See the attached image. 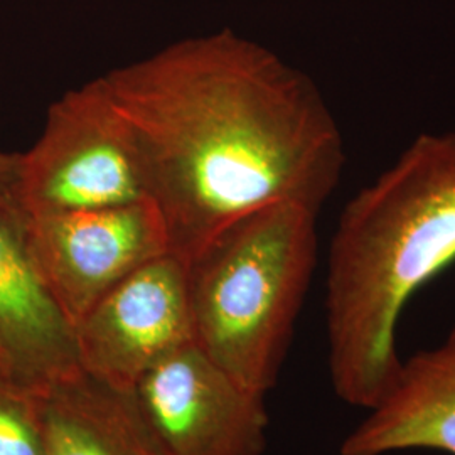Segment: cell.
Wrapping results in <instances>:
<instances>
[{
  "label": "cell",
  "instance_id": "obj_1",
  "mask_svg": "<svg viewBox=\"0 0 455 455\" xmlns=\"http://www.w3.org/2000/svg\"><path fill=\"white\" fill-rule=\"evenodd\" d=\"M146 161L169 250L188 265L246 214L321 212L341 180V129L319 86L229 29L101 75Z\"/></svg>",
  "mask_w": 455,
  "mask_h": 455
},
{
  "label": "cell",
  "instance_id": "obj_2",
  "mask_svg": "<svg viewBox=\"0 0 455 455\" xmlns=\"http://www.w3.org/2000/svg\"><path fill=\"white\" fill-rule=\"evenodd\" d=\"M455 261V131L413 139L342 208L327 253V366L342 403H378L410 299Z\"/></svg>",
  "mask_w": 455,
  "mask_h": 455
},
{
  "label": "cell",
  "instance_id": "obj_3",
  "mask_svg": "<svg viewBox=\"0 0 455 455\" xmlns=\"http://www.w3.org/2000/svg\"><path fill=\"white\" fill-rule=\"evenodd\" d=\"M317 218L292 203L263 208L188 265L196 344L250 390L278 383L317 265Z\"/></svg>",
  "mask_w": 455,
  "mask_h": 455
},
{
  "label": "cell",
  "instance_id": "obj_4",
  "mask_svg": "<svg viewBox=\"0 0 455 455\" xmlns=\"http://www.w3.org/2000/svg\"><path fill=\"white\" fill-rule=\"evenodd\" d=\"M150 201L146 161L103 76L49 107L41 137L19 154L14 204L22 216Z\"/></svg>",
  "mask_w": 455,
  "mask_h": 455
},
{
  "label": "cell",
  "instance_id": "obj_5",
  "mask_svg": "<svg viewBox=\"0 0 455 455\" xmlns=\"http://www.w3.org/2000/svg\"><path fill=\"white\" fill-rule=\"evenodd\" d=\"M22 225L34 265L73 327L120 280L171 251L152 201L22 216Z\"/></svg>",
  "mask_w": 455,
  "mask_h": 455
},
{
  "label": "cell",
  "instance_id": "obj_6",
  "mask_svg": "<svg viewBox=\"0 0 455 455\" xmlns=\"http://www.w3.org/2000/svg\"><path fill=\"white\" fill-rule=\"evenodd\" d=\"M193 342L188 263L171 251L120 280L75 324L80 370L125 390Z\"/></svg>",
  "mask_w": 455,
  "mask_h": 455
},
{
  "label": "cell",
  "instance_id": "obj_7",
  "mask_svg": "<svg viewBox=\"0 0 455 455\" xmlns=\"http://www.w3.org/2000/svg\"><path fill=\"white\" fill-rule=\"evenodd\" d=\"M169 455H263L267 395L250 390L196 342L154 366L135 387Z\"/></svg>",
  "mask_w": 455,
  "mask_h": 455
},
{
  "label": "cell",
  "instance_id": "obj_8",
  "mask_svg": "<svg viewBox=\"0 0 455 455\" xmlns=\"http://www.w3.org/2000/svg\"><path fill=\"white\" fill-rule=\"evenodd\" d=\"M0 347L7 374L33 393L80 370L75 327L34 265L20 212L2 201Z\"/></svg>",
  "mask_w": 455,
  "mask_h": 455
},
{
  "label": "cell",
  "instance_id": "obj_9",
  "mask_svg": "<svg viewBox=\"0 0 455 455\" xmlns=\"http://www.w3.org/2000/svg\"><path fill=\"white\" fill-rule=\"evenodd\" d=\"M415 449L455 455V325L440 344L402 361L390 388L342 440L339 455Z\"/></svg>",
  "mask_w": 455,
  "mask_h": 455
},
{
  "label": "cell",
  "instance_id": "obj_10",
  "mask_svg": "<svg viewBox=\"0 0 455 455\" xmlns=\"http://www.w3.org/2000/svg\"><path fill=\"white\" fill-rule=\"evenodd\" d=\"M34 395L46 455H169L135 390L76 370Z\"/></svg>",
  "mask_w": 455,
  "mask_h": 455
},
{
  "label": "cell",
  "instance_id": "obj_11",
  "mask_svg": "<svg viewBox=\"0 0 455 455\" xmlns=\"http://www.w3.org/2000/svg\"><path fill=\"white\" fill-rule=\"evenodd\" d=\"M0 455H46L33 391L0 370Z\"/></svg>",
  "mask_w": 455,
  "mask_h": 455
},
{
  "label": "cell",
  "instance_id": "obj_12",
  "mask_svg": "<svg viewBox=\"0 0 455 455\" xmlns=\"http://www.w3.org/2000/svg\"><path fill=\"white\" fill-rule=\"evenodd\" d=\"M17 169H19V154L0 152V201L12 208H16L14 186L17 180Z\"/></svg>",
  "mask_w": 455,
  "mask_h": 455
},
{
  "label": "cell",
  "instance_id": "obj_13",
  "mask_svg": "<svg viewBox=\"0 0 455 455\" xmlns=\"http://www.w3.org/2000/svg\"><path fill=\"white\" fill-rule=\"evenodd\" d=\"M0 370L7 371V359H5V355H4V351H2V347H0Z\"/></svg>",
  "mask_w": 455,
  "mask_h": 455
}]
</instances>
